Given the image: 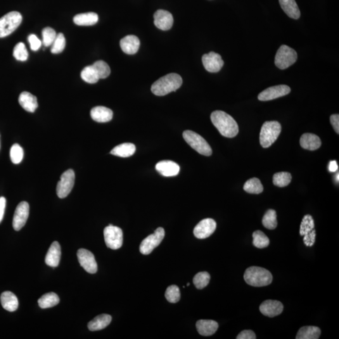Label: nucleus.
<instances>
[{"label": "nucleus", "instance_id": "nucleus-1", "mask_svg": "<svg viewBox=\"0 0 339 339\" xmlns=\"http://www.w3.org/2000/svg\"><path fill=\"white\" fill-rule=\"evenodd\" d=\"M211 122L220 134L225 137H235L239 133V127L235 120L222 111H215L210 115Z\"/></svg>", "mask_w": 339, "mask_h": 339}, {"label": "nucleus", "instance_id": "nucleus-2", "mask_svg": "<svg viewBox=\"0 0 339 339\" xmlns=\"http://www.w3.org/2000/svg\"><path fill=\"white\" fill-rule=\"evenodd\" d=\"M182 84V79L181 75L175 73H168L154 82L151 90L156 96H163L177 91L181 87Z\"/></svg>", "mask_w": 339, "mask_h": 339}, {"label": "nucleus", "instance_id": "nucleus-3", "mask_svg": "<svg viewBox=\"0 0 339 339\" xmlns=\"http://www.w3.org/2000/svg\"><path fill=\"white\" fill-rule=\"evenodd\" d=\"M244 278L248 284L256 287L269 285L272 281L271 272L267 269L258 267H251L246 270Z\"/></svg>", "mask_w": 339, "mask_h": 339}, {"label": "nucleus", "instance_id": "nucleus-4", "mask_svg": "<svg viewBox=\"0 0 339 339\" xmlns=\"http://www.w3.org/2000/svg\"><path fill=\"white\" fill-rule=\"evenodd\" d=\"M281 132L280 123L276 121L267 122L261 129L260 141L263 148H269L276 141Z\"/></svg>", "mask_w": 339, "mask_h": 339}, {"label": "nucleus", "instance_id": "nucleus-5", "mask_svg": "<svg viewBox=\"0 0 339 339\" xmlns=\"http://www.w3.org/2000/svg\"><path fill=\"white\" fill-rule=\"evenodd\" d=\"M183 137L185 141L201 155L207 156L212 155V148L201 135L191 130H186L183 133Z\"/></svg>", "mask_w": 339, "mask_h": 339}, {"label": "nucleus", "instance_id": "nucleus-6", "mask_svg": "<svg viewBox=\"0 0 339 339\" xmlns=\"http://www.w3.org/2000/svg\"><path fill=\"white\" fill-rule=\"evenodd\" d=\"M22 22V16L18 11H11L0 18V38L12 34Z\"/></svg>", "mask_w": 339, "mask_h": 339}, {"label": "nucleus", "instance_id": "nucleus-7", "mask_svg": "<svg viewBox=\"0 0 339 339\" xmlns=\"http://www.w3.org/2000/svg\"><path fill=\"white\" fill-rule=\"evenodd\" d=\"M297 58V53L295 50L286 45H283L276 52L274 64L280 69H286L296 63Z\"/></svg>", "mask_w": 339, "mask_h": 339}, {"label": "nucleus", "instance_id": "nucleus-8", "mask_svg": "<svg viewBox=\"0 0 339 339\" xmlns=\"http://www.w3.org/2000/svg\"><path fill=\"white\" fill-rule=\"evenodd\" d=\"M104 237L108 248L116 250L122 247L123 234L122 229L120 227L109 225L104 230Z\"/></svg>", "mask_w": 339, "mask_h": 339}, {"label": "nucleus", "instance_id": "nucleus-9", "mask_svg": "<svg viewBox=\"0 0 339 339\" xmlns=\"http://www.w3.org/2000/svg\"><path fill=\"white\" fill-rule=\"evenodd\" d=\"M165 230L158 227L153 234H150L141 242L139 246V251L144 255H150L154 249L160 245L165 237Z\"/></svg>", "mask_w": 339, "mask_h": 339}, {"label": "nucleus", "instance_id": "nucleus-10", "mask_svg": "<svg viewBox=\"0 0 339 339\" xmlns=\"http://www.w3.org/2000/svg\"><path fill=\"white\" fill-rule=\"evenodd\" d=\"M75 173L72 169L68 170L62 174L60 181L57 186V194L59 198L64 199L68 196L74 185Z\"/></svg>", "mask_w": 339, "mask_h": 339}, {"label": "nucleus", "instance_id": "nucleus-11", "mask_svg": "<svg viewBox=\"0 0 339 339\" xmlns=\"http://www.w3.org/2000/svg\"><path fill=\"white\" fill-rule=\"evenodd\" d=\"M77 255L80 266L89 273H96L98 271V265L93 254L86 249H80Z\"/></svg>", "mask_w": 339, "mask_h": 339}, {"label": "nucleus", "instance_id": "nucleus-12", "mask_svg": "<svg viewBox=\"0 0 339 339\" xmlns=\"http://www.w3.org/2000/svg\"><path fill=\"white\" fill-rule=\"evenodd\" d=\"M290 91V87L286 85H278L264 90L258 95V98L262 101H271L286 96Z\"/></svg>", "mask_w": 339, "mask_h": 339}, {"label": "nucleus", "instance_id": "nucleus-13", "mask_svg": "<svg viewBox=\"0 0 339 339\" xmlns=\"http://www.w3.org/2000/svg\"><path fill=\"white\" fill-rule=\"evenodd\" d=\"M216 227V222L214 219L210 218L203 219L194 228V236L201 239L207 238L214 233Z\"/></svg>", "mask_w": 339, "mask_h": 339}, {"label": "nucleus", "instance_id": "nucleus-14", "mask_svg": "<svg viewBox=\"0 0 339 339\" xmlns=\"http://www.w3.org/2000/svg\"><path fill=\"white\" fill-rule=\"evenodd\" d=\"M29 204L25 201L16 207L13 219V227L15 231H20L25 226L29 215Z\"/></svg>", "mask_w": 339, "mask_h": 339}, {"label": "nucleus", "instance_id": "nucleus-15", "mask_svg": "<svg viewBox=\"0 0 339 339\" xmlns=\"http://www.w3.org/2000/svg\"><path fill=\"white\" fill-rule=\"evenodd\" d=\"M203 67L209 72H218L224 66V61L222 57L214 52L204 54L203 56Z\"/></svg>", "mask_w": 339, "mask_h": 339}, {"label": "nucleus", "instance_id": "nucleus-16", "mask_svg": "<svg viewBox=\"0 0 339 339\" xmlns=\"http://www.w3.org/2000/svg\"><path fill=\"white\" fill-rule=\"evenodd\" d=\"M154 24L159 29L168 30L174 24V18L171 13L164 9H158L154 13Z\"/></svg>", "mask_w": 339, "mask_h": 339}, {"label": "nucleus", "instance_id": "nucleus-17", "mask_svg": "<svg viewBox=\"0 0 339 339\" xmlns=\"http://www.w3.org/2000/svg\"><path fill=\"white\" fill-rule=\"evenodd\" d=\"M260 310L265 316L274 317L281 314L283 310V305L279 301L268 300L261 304Z\"/></svg>", "mask_w": 339, "mask_h": 339}, {"label": "nucleus", "instance_id": "nucleus-18", "mask_svg": "<svg viewBox=\"0 0 339 339\" xmlns=\"http://www.w3.org/2000/svg\"><path fill=\"white\" fill-rule=\"evenodd\" d=\"M155 168L160 174L165 177L176 176L180 172L179 165L171 160L161 161L156 165Z\"/></svg>", "mask_w": 339, "mask_h": 339}, {"label": "nucleus", "instance_id": "nucleus-19", "mask_svg": "<svg viewBox=\"0 0 339 339\" xmlns=\"http://www.w3.org/2000/svg\"><path fill=\"white\" fill-rule=\"evenodd\" d=\"M120 46L125 54L133 55L138 51L140 41L135 35H128L121 40Z\"/></svg>", "mask_w": 339, "mask_h": 339}, {"label": "nucleus", "instance_id": "nucleus-20", "mask_svg": "<svg viewBox=\"0 0 339 339\" xmlns=\"http://www.w3.org/2000/svg\"><path fill=\"white\" fill-rule=\"evenodd\" d=\"M61 258V246L58 241H54L50 247L46 257V263L48 266L57 267L59 266Z\"/></svg>", "mask_w": 339, "mask_h": 339}, {"label": "nucleus", "instance_id": "nucleus-21", "mask_svg": "<svg viewBox=\"0 0 339 339\" xmlns=\"http://www.w3.org/2000/svg\"><path fill=\"white\" fill-rule=\"evenodd\" d=\"M219 327L217 322L211 320H200L197 322L196 328L199 334L203 336L213 335Z\"/></svg>", "mask_w": 339, "mask_h": 339}, {"label": "nucleus", "instance_id": "nucleus-22", "mask_svg": "<svg viewBox=\"0 0 339 339\" xmlns=\"http://www.w3.org/2000/svg\"><path fill=\"white\" fill-rule=\"evenodd\" d=\"M92 119L98 123H107L112 120L113 111L104 106H97L91 111Z\"/></svg>", "mask_w": 339, "mask_h": 339}, {"label": "nucleus", "instance_id": "nucleus-23", "mask_svg": "<svg viewBox=\"0 0 339 339\" xmlns=\"http://www.w3.org/2000/svg\"><path fill=\"white\" fill-rule=\"evenodd\" d=\"M18 101L20 106L28 112L34 113L38 108L36 97L30 92H22L19 96Z\"/></svg>", "mask_w": 339, "mask_h": 339}, {"label": "nucleus", "instance_id": "nucleus-24", "mask_svg": "<svg viewBox=\"0 0 339 339\" xmlns=\"http://www.w3.org/2000/svg\"><path fill=\"white\" fill-rule=\"evenodd\" d=\"M300 145L305 150L314 151L321 147L322 142L316 135L305 134L300 137Z\"/></svg>", "mask_w": 339, "mask_h": 339}, {"label": "nucleus", "instance_id": "nucleus-25", "mask_svg": "<svg viewBox=\"0 0 339 339\" xmlns=\"http://www.w3.org/2000/svg\"><path fill=\"white\" fill-rule=\"evenodd\" d=\"M1 303L4 309L8 312H15L18 307V300L15 294L11 291H4L1 294Z\"/></svg>", "mask_w": 339, "mask_h": 339}, {"label": "nucleus", "instance_id": "nucleus-26", "mask_svg": "<svg viewBox=\"0 0 339 339\" xmlns=\"http://www.w3.org/2000/svg\"><path fill=\"white\" fill-rule=\"evenodd\" d=\"M279 3L282 9L289 17L295 20L300 18V11L295 0H279Z\"/></svg>", "mask_w": 339, "mask_h": 339}, {"label": "nucleus", "instance_id": "nucleus-27", "mask_svg": "<svg viewBox=\"0 0 339 339\" xmlns=\"http://www.w3.org/2000/svg\"><path fill=\"white\" fill-rule=\"evenodd\" d=\"M112 317L108 314H102L94 318L88 324V329L91 331H101L110 324Z\"/></svg>", "mask_w": 339, "mask_h": 339}, {"label": "nucleus", "instance_id": "nucleus-28", "mask_svg": "<svg viewBox=\"0 0 339 339\" xmlns=\"http://www.w3.org/2000/svg\"><path fill=\"white\" fill-rule=\"evenodd\" d=\"M75 24L79 26H91L96 24L98 22V14L94 12H89L78 14L73 19Z\"/></svg>", "mask_w": 339, "mask_h": 339}, {"label": "nucleus", "instance_id": "nucleus-29", "mask_svg": "<svg viewBox=\"0 0 339 339\" xmlns=\"http://www.w3.org/2000/svg\"><path fill=\"white\" fill-rule=\"evenodd\" d=\"M136 151L134 144L126 143L116 146L111 151V154L120 157L127 158L132 156Z\"/></svg>", "mask_w": 339, "mask_h": 339}, {"label": "nucleus", "instance_id": "nucleus-30", "mask_svg": "<svg viewBox=\"0 0 339 339\" xmlns=\"http://www.w3.org/2000/svg\"><path fill=\"white\" fill-rule=\"evenodd\" d=\"M321 330L315 326L302 327L296 334V339H318L321 336Z\"/></svg>", "mask_w": 339, "mask_h": 339}, {"label": "nucleus", "instance_id": "nucleus-31", "mask_svg": "<svg viewBox=\"0 0 339 339\" xmlns=\"http://www.w3.org/2000/svg\"><path fill=\"white\" fill-rule=\"evenodd\" d=\"M60 302L59 296L56 293L51 292L45 294L38 300V303L42 309H49L59 304Z\"/></svg>", "mask_w": 339, "mask_h": 339}, {"label": "nucleus", "instance_id": "nucleus-32", "mask_svg": "<svg viewBox=\"0 0 339 339\" xmlns=\"http://www.w3.org/2000/svg\"><path fill=\"white\" fill-rule=\"evenodd\" d=\"M243 189L246 193L252 194H259L263 191V185L257 178L248 180L244 185Z\"/></svg>", "mask_w": 339, "mask_h": 339}, {"label": "nucleus", "instance_id": "nucleus-33", "mask_svg": "<svg viewBox=\"0 0 339 339\" xmlns=\"http://www.w3.org/2000/svg\"><path fill=\"white\" fill-rule=\"evenodd\" d=\"M80 75H81L82 79L85 82L89 83V84H95V83L98 82V80L100 79L98 76V73L96 72L92 65L87 66V67L85 68L82 70Z\"/></svg>", "mask_w": 339, "mask_h": 339}, {"label": "nucleus", "instance_id": "nucleus-34", "mask_svg": "<svg viewBox=\"0 0 339 339\" xmlns=\"http://www.w3.org/2000/svg\"><path fill=\"white\" fill-rule=\"evenodd\" d=\"M276 217V211L272 209L268 210L263 218L262 223L263 226L268 229H274L278 225Z\"/></svg>", "mask_w": 339, "mask_h": 339}, {"label": "nucleus", "instance_id": "nucleus-35", "mask_svg": "<svg viewBox=\"0 0 339 339\" xmlns=\"http://www.w3.org/2000/svg\"><path fill=\"white\" fill-rule=\"evenodd\" d=\"M253 245L258 248H265L270 245V239L264 232L261 231H256L253 234Z\"/></svg>", "mask_w": 339, "mask_h": 339}, {"label": "nucleus", "instance_id": "nucleus-36", "mask_svg": "<svg viewBox=\"0 0 339 339\" xmlns=\"http://www.w3.org/2000/svg\"><path fill=\"white\" fill-rule=\"evenodd\" d=\"M291 175L288 172L276 173L273 175L272 182L274 186L279 187L288 186L291 181Z\"/></svg>", "mask_w": 339, "mask_h": 339}, {"label": "nucleus", "instance_id": "nucleus-37", "mask_svg": "<svg viewBox=\"0 0 339 339\" xmlns=\"http://www.w3.org/2000/svg\"><path fill=\"white\" fill-rule=\"evenodd\" d=\"M210 279V276L206 271L199 272L194 277L193 283L196 287L199 290H202L208 285Z\"/></svg>", "mask_w": 339, "mask_h": 339}, {"label": "nucleus", "instance_id": "nucleus-38", "mask_svg": "<svg viewBox=\"0 0 339 339\" xmlns=\"http://www.w3.org/2000/svg\"><path fill=\"white\" fill-rule=\"evenodd\" d=\"M99 79H106L110 75L111 69L108 64L103 61H96L92 65Z\"/></svg>", "mask_w": 339, "mask_h": 339}, {"label": "nucleus", "instance_id": "nucleus-39", "mask_svg": "<svg viewBox=\"0 0 339 339\" xmlns=\"http://www.w3.org/2000/svg\"><path fill=\"white\" fill-rule=\"evenodd\" d=\"M165 298L170 303H175L181 299V291L177 285L168 286L166 290Z\"/></svg>", "mask_w": 339, "mask_h": 339}, {"label": "nucleus", "instance_id": "nucleus-40", "mask_svg": "<svg viewBox=\"0 0 339 339\" xmlns=\"http://www.w3.org/2000/svg\"><path fill=\"white\" fill-rule=\"evenodd\" d=\"M314 220L310 215H306L303 218L302 223L300 225V234L301 236L311 232L314 229Z\"/></svg>", "mask_w": 339, "mask_h": 339}, {"label": "nucleus", "instance_id": "nucleus-41", "mask_svg": "<svg viewBox=\"0 0 339 339\" xmlns=\"http://www.w3.org/2000/svg\"><path fill=\"white\" fill-rule=\"evenodd\" d=\"M66 39L65 35L62 33L57 35L56 39L52 44L51 52L52 54H60L64 51L66 47Z\"/></svg>", "mask_w": 339, "mask_h": 339}, {"label": "nucleus", "instance_id": "nucleus-42", "mask_svg": "<svg viewBox=\"0 0 339 339\" xmlns=\"http://www.w3.org/2000/svg\"><path fill=\"white\" fill-rule=\"evenodd\" d=\"M13 55L16 60L19 61H26L28 58V53L25 46L22 42H20L14 47Z\"/></svg>", "mask_w": 339, "mask_h": 339}, {"label": "nucleus", "instance_id": "nucleus-43", "mask_svg": "<svg viewBox=\"0 0 339 339\" xmlns=\"http://www.w3.org/2000/svg\"><path fill=\"white\" fill-rule=\"evenodd\" d=\"M23 155V150L18 144H14L10 149V158L14 164H19L22 162Z\"/></svg>", "mask_w": 339, "mask_h": 339}, {"label": "nucleus", "instance_id": "nucleus-44", "mask_svg": "<svg viewBox=\"0 0 339 339\" xmlns=\"http://www.w3.org/2000/svg\"><path fill=\"white\" fill-rule=\"evenodd\" d=\"M57 34L56 31L51 27L45 28L42 30V38H43V45L45 47H49L53 44L56 39Z\"/></svg>", "mask_w": 339, "mask_h": 339}, {"label": "nucleus", "instance_id": "nucleus-45", "mask_svg": "<svg viewBox=\"0 0 339 339\" xmlns=\"http://www.w3.org/2000/svg\"><path fill=\"white\" fill-rule=\"evenodd\" d=\"M28 42L30 45V49L33 51H37L42 46V42L38 38L36 35L34 34H31L28 37Z\"/></svg>", "mask_w": 339, "mask_h": 339}, {"label": "nucleus", "instance_id": "nucleus-46", "mask_svg": "<svg viewBox=\"0 0 339 339\" xmlns=\"http://www.w3.org/2000/svg\"><path fill=\"white\" fill-rule=\"evenodd\" d=\"M315 236H316V232L314 229L311 232L305 234L304 238H303V242H304L305 245L309 246V247H312L315 243Z\"/></svg>", "mask_w": 339, "mask_h": 339}, {"label": "nucleus", "instance_id": "nucleus-47", "mask_svg": "<svg viewBox=\"0 0 339 339\" xmlns=\"http://www.w3.org/2000/svg\"><path fill=\"white\" fill-rule=\"evenodd\" d=\"M237 339H257V336L256 334L253 331L251 330H245L242 331L241 333L239 334V335L237 336Z\"/></svg>", "mask_w": 339, "mask_h": 339}, {"label": "nucleus", "instance_id": "nucleus-48", "mask_svg": "<svg viewBox=\"0 0 339 339\" xmlns=\"http://www.w3.org/2000/svg\"><path fill=\"white\" fill-rule=\"evenodd\" d=\"M331 125H333L334 129L335 130L337 134H339V115L338 114L331 116L330 118Z\"/></svg>", "mask_w": 339, "mask_h": 339}, {"label": "nucleus", "instance_id": "nucleus-49", "mask_svg": "<svg viewBox=\"0 0 339 339\" xmlns=\"http://www.w3.org/2000/svg\"><path fill=\"white\" fill-rule=\"evenodd\" d=\"M6 201L4 197L0 198V223L3 219L4 210H5Z\"/></svg>", "mask_w": 339, "mask_h": 339}, {"label": "nucleus", "instance_id": "nucleus-50", "mask_svg": "<svg viewBox=\"0 0 339 339\" xmlns=\"http://www.w3.org/2000/svg\"><path fill=\"white\" fill-rule=\"evenodd\" d=\"M329 171L332 172H335L338 169V163H337L336 161H331L330 163H329Z\"/></svg>", "mask_w": 339, "mask_h": 339}, {"label": "nucleus", "instance_id": "nucleus-51", "mask_svg": "<svg viewBox=\"0 0 339 339\" xmlns=\"http://www.w3.org/2000/svg\"><path fill=\"white\" fill-rule=\"evenodd\" d=\"M189 285H190V283H188L187 284V286H189Z\"/></svg>", "mask_w": 339, "mask_h": 339}]
</instances>
